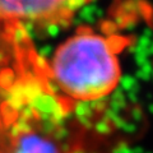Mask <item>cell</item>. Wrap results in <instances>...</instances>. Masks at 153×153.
<instances>
[{"label":"cell","instance_id":"obj_2","mask_svg":"<svg viewBox=\"0 0 153 153\" xmlns=\"http://www.w3.org/2000/svg\"><path fill=\"white\" fill-rule=\"evenodd\" d=\"M131 37L80 26L47 60L56 88L75 103L100 101L120 83V54Z\"/></svg>","mask_w":153,"mask_h":153},{"label":"cell","instance_id":"obj_1","mask_svg":"<svg viewBox=\"0 0 153 153\" xmlns=\"http://www.w3.org/2000/svg\"><path fill=\"white\" fill-rule=\"evenodd\" d=\"M0 153H103L17 23L0 26Z\"/></svg>","mask_w":153,"mask_h":153},{"label":"cell","instance_id":"obj_3","mask_svg":"<svg viewBox=\"0 0 153 153\" xmlns=\"http://www.w3.org/2000/svg\"><path fill=\"white\" fill-rule=\"evenodd\" d=\"M93 0H0V26L21 25L30 30L68 27Z\"/></svg>","mask_w":153,"mask_h":153}]
</instances>
